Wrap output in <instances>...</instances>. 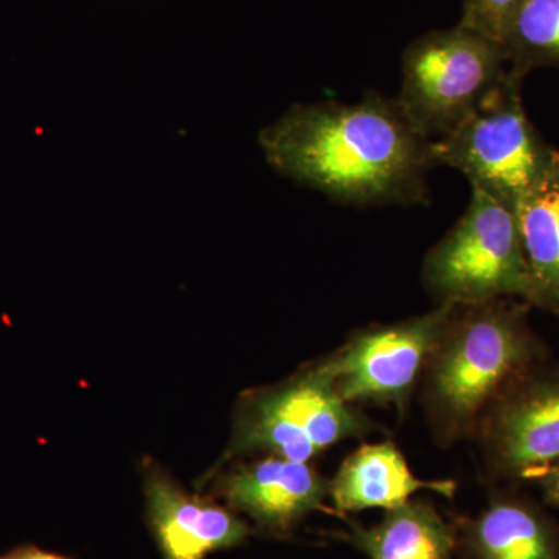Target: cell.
I'll return each instance as SVG.
<instances>
[{
  "instance_id": "7",
  "label": "cell",
  "mask_w": 559,
  "mask_h": 559,
  "mask_svg": "<svg viewBox=\"0 0 559 559\" xmlns=\"http://www.w3.org/2000/svg\"><path fill=\"white\" fill-rule=\"evenodd\" d=\"M454 305L440 304L429 314L364 331L319 366L347 403L399 404L436 352Z\"/></svg>"
},
{
  "instance_id": "14",
  "label": "cell",
  "mask_w": 559,
  "mask_h": 559,
  "mask_svg": "<svg viewBox=\"0 0 559 559\" xmlns=\"http://www.w3.org/2000/svg\"><path fill=\"white\" fill-rule=\"evenodd\" d=\"M347 539L370 559H452L457 528L428 502L388 510L373 527H353Z\"/></svg>"
},
{
  "instance_id": "16",
  "label": "cell",
  "mask_w": 559,
  "mask_h": 559,
  "mask_svg": "<svg viewBox=\"0 0 559 559\" xmlns=\"http://www.w3.org/2000/svg\"><path fill=\"white\" fill-rule=\"evenodd\" d=\"M525 2L527 0H463L459 24L502 44L507 28Z\"/></svg>"
},
{
  "instance_id": "9",
  "label": "cell",
  "mask_w": 559,
  "mask_h": 559,
  "mask_svg": "<svg viewBox=\"0 0 559 559\" xmlns=\"http://www.w3.org/2000/svg\"><path fill=\"white\" fill-rule=\"evenodd\" d=\"M215 492L267 535L285 538L312 511H326L330 484L308 463L272 457L223 474Z\"/></svg>"
},
{
  "instance_id": "15",
  "label": "cell",
  "mask_w": 559,
  "mask_h": 559,
  "mask_svg": "<svg viewBox=\"0 0 559 559\" xmlns=\"http://www.w3.org/2000/svg\"><path fill=\"white\" fill-rule=\"evenodd\" d=\"M510 72L525 79L535 69H559V0H527L502 39Z\"/></svg>"
},
{
  "instance_id": "6",
  "label": "cell",
  "mask_w": 559,
  "mask_h": 559,
  "mask_svg": "<svg viewBox=\"0 0 559 559\" xmlns=\"http://www.w3.org/2000/svg\"><path fill=\"white\" fill-rule=\"evenodd\" d=\"M369 423L349 407L320 366L271 389L249 393L235 415L224 459L267 451L308 463L334 443L366 432Z\"/></svg>"
},
{
  "instance_id": "2",
  "label": "cell",
  "mask_w": 559,
  "mask_h": 559,
  "mask_svg": "<svg viewBox=\"0 0 559 559\" xmlns=\"http://www.w3.org/2000/svg\"><path fill=\"white\" fill-rule=\"evenodd\" d=\"M521 312L502 300L454 305L429 359L428 400L450 436L465 429L530 355Z\"/></svg>"
},
{
  "instance_id": "11",
  "label": "cell",
  "mask_w": 559,
  "mask_h": 559,
  "mask_svg": "<svg viewBox=\"0 0 559 559\" xmlns=\"http://www.w3.org/2000/svg\"><path fill=\"white\" fill-rule=\"evenodd\" d=\"M429 489L452 498L454 481H426L412 473L395 444H366L353 452L330 484L337 513L369 509L392 510L409 502L415 492Z\"/></svg>"
},
{
  "instance_id": "8",
  "label": "cell",
  "mask_w": 559,
  "mask_h": 559,
  "mask_svg": "<svg viewBox=\"0 0 559 559\" xmlns=\"http://www.w3.org/2000/svg\"><path fill=\"white\" fill-rule=\"evenodd\" d=\"M146 522L164 559H205L249 538V525L212 499L190 495L167 471L146 462Z\"/></svg>"
},
{
  "instance_id": "3",
  "label": "cell",
  "mask_w": 559,
  "mask_h": 559,
  "mask_svg": "<svg viewBox=\"0 0 559 559\" xmlns=\"http://www.w3.org/2000/svg\"><path fill=\"white\" fill-rule=\"evenodd\" d=\"M399 100L426 139L450 134L509 73L499 40L455 25L419 36L403 55Z\"/></svg>"
},
{
  "instance_id": "1",
  "label": "cell",
  "mask_w": 559,
  "mask_h": 559,
  "mask_svg": "<svg viewBox=\"0 0 559 559\" xmlns=\"http://www.w3.org/2000/svg\"><path fill=\"white\" fill-rule=\"evenodd\" d=\"M260 148L280 175L349 205L423 204L436 167L432 140L396 98L290 106L260 132Z\"/></svg>"
},
{
  "instance_id": "19",
  "label": "cell",
  "mask_w": 559,
  "mask_h": 559,
  "mask_svg": "<svg viewBox=\"0 0 559 559\" xmlns=\"http://www.w3.org/2000/svg\"><path fill=\"white\" fill-rule=\"evenodd\" d=\"M557 308H559V304H558V307H557Z\"/></svg>"
},
{
  "instance_id": "4",
  "label": "cell",
  "mask_w": 559,
  "mask_h": 559,
  "mask_svg": "<svg viewBox=\"0 0 559 559\" xmlns=\"http://www.w3.org/2000/svg\"><path fill=\"white\" fill-rule=\"evenodd\" d=\"M522 81L509 70L468 119L430 145L436 165L463 173L473 189L510 210L543 175L554 151L525 112Z\"/></svg>"
},
{
  "instance_id": "12",
  "label": "cell",
  "mask_w": 559,
  "mask_h": 559,
  "mask_svg": "<svg viewBox=\"0 0 559 559\" xmlns=\"http://www.w3.org/2000/svg\"><path fill=\"white\" fill-rule=\"evenodd\" d=\"M457 550L466 559H559V530L532 503L495 499L460 525Z\"/></svg>"
},
{
  "instance_id": "13",
  "label": "cell",
  "mask_w": 559,
  "mask_h": 559,
  "mask_svg": "<svg viewBox=\"0 0 559 559\" xmlns=\"http://www.w3.org/2000/svg\"><path fill=\"white\" fill-rule=\"evenodd\" d=\"M535 285V304H559V151L513 210Z\"/></svg>"
},
{
  "instance_id": "17",
  "label": "cell",
  "mask_w": 559,
  "mask_h": 559,
  "mask_svg": "<svg viewBox=\"0 0 559 559\" xmlns=\"http://www.w3.org/2000/svg\"><path fill=\"white\" fill-rule=\"evenodd\" d=\"M0 559H72L64 557V555L55 554V551L40 549L38 546L27 544V546L14 547L7 551V554L0 555Z\"/></svg>"
},
{
  "instance_id": "18",
  "label": "cell",
  "mask_w": 559,
  "mask_h": 559,
  "mask_svg": "<svg viewBox=\"0 0 559 559\" xmlns=\"http://www.w3.org/2000/svg\"><path fill=\"white\" fill-rule=\"evenodd\" d=\"M543 485L546 489L547 499L554 506L559 507V463L558 465L551 466L543 474Z\"/></svg>"
},
{
  "instance_id": "10",
  "label": "cell",
  "mask_w": 559,
  "mask_h": 559,
  "mask_svg": "<svg viewBox=\"0 0 559 559\" xmlns=\"http://www.w3.org/2000/svg\"><path fill=\"white\" fill-rule=\"evenodd\" d=\"M491 444L511 474L538 477L558 465L559 377L535 382L507 401L492 421Z\"/></svg>"
},
{
  "instance_id": "5",
  "label": "cell",
  "mask_w": 559,
  "mask_h": 559,
  "mask_svg": "<svg viewBox=\"0 0 559 559\" xmlns=\"http://www.w3.org/2000/svg\"><path fill=\"white\" fill-rule=\"evenodd\" d=\"M423 280L440 304H485L511 296L535 301L513 210L479 189H473L462 218L426 257Z\"/></svg>"
}]
</instances>
